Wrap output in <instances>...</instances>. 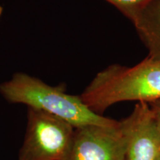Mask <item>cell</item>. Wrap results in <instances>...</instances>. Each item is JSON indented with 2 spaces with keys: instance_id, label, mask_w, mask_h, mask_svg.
I'll return each mask as SVG.
<instances>
[{
  "instance_id": "5b68a950",
  "label": "cell",
  "mask_w": 160,
  "mask_h": 160,
  "mask_svg": "<svg viewBox=\"0 0 160 160\" xmlns=\"http://www.w3.org/2000/svg\"><path fill=\"white\" fill-rule=\"evenodd\" d=\"M119 122L125 140V160H157L160 133L149 104L137 102L131 114Z\"/></svg>"
},
{
  "instance_id": "3957f363",
  "label": "cell",
  "mask_w": 160,
  "mask_h": 160,
  "mask_svg": "<svg viewBox=\"0 0 160 160\" xmlns=\"http://www.w3.org/2000/svg\"><path fill=\"white\" fill-rule=\"evenodd\" d=\"M74 131L65 120L28 108L26 133L19 160H67Z\"/></svg>"
},
{
  "instance_id": "7a4b0ae2",
  "label": "cell",
  "mask_w": 160,
  "mask_h": 160,
  "mask_svg": "<svg viewBox=\"0 0 160 160\" xmlns=\"http://www.w3.org/2000/svg\"><path fill=\"white\" fill-rule=\"evenodd\" d=\"M0 93L6 101L23 104L65 120L74 128L88 125L116 127L119 122L93 112L80 96L71 95L65 86H52L25 73H16L0 84Z\"/></svg>"
},
{
  "instance_id": "30bf717a",
  "label": "cell",
  "mask_w": 160,
  "mask_h": 160,
  "mask_svg": "<svg viewBox=\"0 0 160 160\" xmlns=\"http://www.w3.org/2000/svg\"><path fill=\"white\" fill-rule=\"evenodd\" d=\"M157 160H160V154L159 155V157H157Z\"/></svg>"
},
{
  "instance_id": "277c9868",
  "label": "cell",
  "mask_w": 160,
  "mask_h": 160,
  "mask_svg": "<svg viewBox=\"0 0 160 160\" xmlns=\"http://www.w3.org/2000/svg\"><path fill=\"white\" fill-rule=\"evenodd\" d=\"M125 140L119 125L75 128L67 160H125Z\"/></svg>"
},
{
  "instance_id": "52a82bcc",
  "label": "cell",
  "mask_w": 160,
  "mask_h": 160,
  "mask_svg": "<svg viewBox=\"0 0 160 160\" xmlns=\"http://www.w3.org/2000/svg\"><path fill=\"white\" fill-rule=\"evenodd\" d=\"M114 5L133 22L144 9L154 0H106Z\"/></svg>"
},
{
  "instance_id": "6da1fadb",
  "label": "cell",
  "mask_w": 160,
  "mask_h": 160,
  "mask_svg": "<svg viewBox=\"0 0 160 160\" xmlns=\"http://www.w3.org/2000/svg\"><path fill=\"white\" fill-rule=\"evenodd\" d=\"M99 115L118 102H147L160 99V62L147 57L132 67L112 64L97 73L81 95Z\"/></svg>"
},
{
  "instance_id": "ba28073f",
  "label": "cell",
  "mask_w": 160,
  "mask_h": 160,
  "mask_svg": "<svg viewBox=\"0 0 160 160\" xmlns=\"http://www.w3.org/2000/svg\"><path fill=\"white\" fill-rule=\"evenodd\" d=\"M153 111L157 125L160 133V99L148 103Z\"/></svg>"
},
{
  "instance_id": "8992f818",
  "label": "cell",
  "mask_w": 160,
  "mask_h": 160,
  "mask_svg": "<svg viewBox=\"0 0 160 160\" xmlns=\"http://www.w3.org/2000/svg\"><path fill=\"white\" fill-rule=\"evenodd\" d=\"M148 51V57L160 62V0H154L132 22Z\"/></svg>"
},
{
  "instance_id": "9c48e42d",
  "label": "cell",
  "mask_w": 160,
  "mask_h": 160,
  "mask_svg": "<svg viewBox=\"0 0 160 160\" xmlns=\"http://www.w3.org/2000/svg\"><path fill=\"white\" fill-rule=\"evenodd\" d=\"M2 13H3V8H2V6L0 5V18H1Z\"/></svg>"
}]
</instances>
